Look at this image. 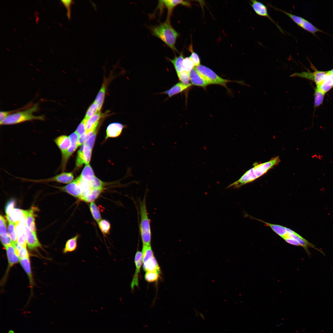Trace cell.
Returning <instances> with one entry per match:
<instances>
[{"label": "cell", "instance_id": "obj_1", "mask_svg": "<svg viewBox=\"0 0 333 333\" xmlns=\"http://www.w3.org/2000/svg\"><path fill=\"white\" fill-rule=\"evenodd\" d=\"M280 160L278 156H276L264 162L254 163L253 167L245 172L238 180L228 185L227 188L232 187L237 189L253 182L278 165Z\"/></svg>", "mask_w": 333, "mask_h": 333}, {"label": "cell", "instance_id": "obj_2", "mask_svg": "<svg viewBox=\"0 0 333 333\" xmlns=\"http://www.w3.org/2000/svg\"><path fill=\"white\" fill-rule=\"evenodd\" d=\"M251 218L261 222L266 226L269 227L275 233L284 240L291 239L296 240L299 243L300 246L302 247L308 254V247H311L316 250L318 249L313 244L309 242L296 232L289 228L279 224L266 222L253 217L251 216Z\"/></svg>", "mask_w": 333, "mask_h": 333}, {"label": "cell", "instance_id": "obj_3", "mask_svg": "<svg viewBox=\"0 0 333 333\" xmlns=\"http://www.w3.org/2000/svg\"><path fill=\"white\" fill-rule=\"evenodd\" d=\"M153 35L162 40L173 51H177L175 43L179 34L170 24L169 19L151 29Z\"/></svg>", "mask_w": 333, "mask_h": 333}, {"label": "cell", "instance_id": "obj_4", "mask_svg": "<svg viewBox=\"0 0 333 333\" xmlns=\"http://www.w3.org/2000/svg\"><path fill=\"white\" fill-rule=\"evenodd\" d=\"M38 109V104H36L25 110L12 113L0 123V125H15L35 120L43 121L45 119L43 115L35 116L33 114V113L37 112Z\"/></svg>", "mask_w": 333, "mask_h": 333}, {"label": "cell", "instance_id": "obj_5", "mask_svg": "<svg viewBox=\"0 0 333 333\" xmlns=\"http://www.w3.org/2000/svg\"><path fill=\"white\" fill-rule=\"evenodd\" d=\"M139 213L140 216L139 230L143 245H150L151 231L150 220L147 212L146 195L139 202Z\"/></svg>", "mask_w": 333, "mask_h": 333}, {"label": "cell", "instance_id": "obj_6", "mask_svg": "<svg viewBox=\"0 0 333 333\" xmlns=\"http://www.w3.org/2000/svg\"><path fill=\"white\" fill-rule=\"evenodd\" d=\"M196 68L199 72L210 84H218L227 88V83L231 81L221 77L213 70L206 66L200 65Z\"/></svg>", "mask_w": 333, "mask_h": 333}, {"label": "cell", "instance_id": "obj_7", "mask_svg": "<svg viewBox=\"0 0 333 333\" xmlns=\"http://www.w3.org/2000/svg\"><path fill=\"white\" fill-rule=\"evenodd\" d=\"M24 181L35 183L56 182L64 184H69L72 182L74 179L72 174L71 172H62L52 177L44 179H33L23 178L16 177Z\"/></svg>", "mask_w": 333, "mask_h": 333}, {"label": "cell", "instance_id": "obj_8", "mask_svg": "<svg viewBox=\"0 0 333 333\" xmlns=\"http://www.w3.org/2000/svg\"><path fill=\"white\" fill-rule=\"evenodd\" d=\"M79 136L76 131L72 133L69 136L71 141L70 146L65 152L61 154L60 168L63 171L65 169L67 162L70 156L78 147L77 143Z\"/></svg>", "mask_w": 333, "mask_h": 333}, {"label": "cell", "instance_id": "obj_9", "mask_svg": "<svg viewBox=\"0 0 333 333\" xmlns=\"http://www.w3.org/2000/svg\"><path fill=\"white\" fill-rule=\"evenodd\" d=\"M8 260V266L4 276L2 284H3L7 278L10 269L14 265L20 262V259L18 255L13 244L5 248Z\"/></svg>", "mask_w": 333, "mask_h": 333}, {"label": "cell", "instance_id": "obj_10", "mask_svg": "<svg viewBox=\"0 0 333 333\" xmlns=\"http://www.w3.org/2000/svg\"><path fill=\"white\" fill-rule=\"evenodd\" d=\"M250 1V5L257 14L261 16L268 18L277 26L281 32H283V30L281 27L269 16L268 11L267 8L265 5L262 2L257 0H252Z\"/></svg>", "mask_w": 333, "mask_h": 333}, {"label": "cell", "instance_id": "obj_11", "mask_svg": "<svg viewBox=\"0 0 333 333\" xmlns=\"http://www.w3.org/2000/svg\"><path fill=\"white\" fill-rule=\"evenodd\" d=\"M53 187L66 192L75 197L80 198L81 195V190L76 179L65 186L62 187L53 186Z\"/></svg>", "mask_w": 333, "mask_h": 333}, {"label": "cell", "instance_id": "obj_12", "mask_svg": "<svg viewBox=\"0 0 333 333\" xmlns=\"http://www.w3.org/2000/svg\"><path fill=\"white\" fill-rule=\"evenodd\" d=\"M178 5H182L187 7H190L191 6L190 3L187 1L178 0H159V1L158 7L160 8L163 7H165L167 8L168 10V19L172 13L173 9Z\"/></svg>", "mask_w": 333, "mask_h": 333}, {"label": "cell", "instance_id": "obj_13", "mask_svg": "<svg viewBox=\"0 0 333 333\" xmlns=\"http://www.w3.org/2000/svg\"><path fill=\"white\" fill-rule=\"evenodd\" d=\"M311 67L314 69V72L310 71L302 72L300 73L295 72L291 75V77H298L305 78L314 82L316 85L319 83L321 81L320 74L319 70H317L311 64Z\"/></svg>", "mask_w": 333, "mask_h": 333}, {"label": "cell", "instance_id": "obj_14", "mask_svg": "<svg viewBox=\"0 0 333 333\" xmlns=\"http://www.w3.org/2000/svg\"><path fill=\"white\" fill-rule=\"evenodd\" d=\"M190 80L193 85L205 88L209 83L199 72L195 67L189 72Z\"/></svg>", "mask_w": 333, "mask_h": 333}, {"label": "cell", "instance_id": "obj_15", "mask_svg": "<svg viewBox=\"0 0 333 333\" xmlns=\"http://www.w3.org/2000/svg\"><path fill=\"white\" fill-rule=\"evenodd\" d=\"M25 231L27 244L31 250H35L41 247L37 237L36 233L31 231L26 225Z\"/></svg>", "mask_w": 333, "mask_h": 333}, {"label": "cell", "instance_id": "obj_16", "mask_svg": "<svg viewBox=\"0 0 333 333\" xmlns=\"http://www.w3.org/2000/svg\"><path fill=\"white\" fill-rule=\"evenodd\" d=\"M134 262L136 268L131 284L132 289H133L135 286H138V274L143 262L142 252L139 251L136 252L135 256Z\"/></svg>", "mask_w": 333, "mask_h": 333}, {"label": "cell", "instance_id": "obj_17", "mask_svg": "<svg viewBox=\"0 0 333 333\" xmlns=\"http://www.w3.org/2000/svg\"><path fill=\"white\" fill-rule=\"evenodd\" d=\"M124 126L123 124L118 122H113L109 124L106 130L105 139L119 136L122 133Z\"/></svg>", "mask_w": 333, "mask_h": 333}, {"label": "cell", "instance_id": "obj_18", "mask_svg": "<svg viewBox=\"0 0 333 333\" xmlns=\"http://www.w3.org/2000/svg\"><path fill=\"white\" fill-rule=\"evenodd\" d=\"M54 141L60 150L61 154L65 152L71 145L69 137L62 135L55 138Z\"/></svg>", "mask_w": 333, "mask_h": 333}, {"label": "cell", "instance_id": "obj_19", "mask_svg": "<svg viewBox=\"0 0 333 333\" xmlns=\"http://www.w3.org/2000/svg\"><path fill=\"white\" fill-rule=\"evenodd\" d=\"M35 210V209L31 208L29 210H23V211L27 226L31 231L36 233Z\"/></svg>", "mask_w": 333, "mask_h": 333}, {"label": "cell", "instance_id": "obj_20", "mask_svg": "<svg viewBox=\"0 0 333 333\" xmlns=\"http://www.w3.org/2000/svg\"><path fill=\"white\" fill-rule=\"evenodd\" d=\"M191 84L187 85H185L181 82H178L169 89L166 90L162 93L166 94L169 97H171L183 92L191 86Z\"/></svg>", "mask_w": 333, "mask_h": 333}, {"label": "cell", "instance_id": "obj_21", "mask_svg": "<svg viewBox=\"0 0 333 333\" xmlns=\"http://www.w3.org/2000/svg\"><path fill=\"white\" fill-rule=\"evenodd\" d=\"M327 72L328 74L326 78L316 85V87L325 93L333 87V74Z\"/></svg>", "mask_w": 333, "mask_h": 333}, {"label": "cell", "instance_id": "obj_22", "mask_svg": "<svg viewBox=\"0 0 333 333\" xmlns=\"http://www.w3.org/2000/svg\"><path fill=\"white\" fill-rule=\"evenodd\" d=\"M101 114L97 112L87 120L86 123V133L92 130H96Z\"/></svg>", "mask_w": 333, "mask_h": 333}, {"label": "cell", "instance_id": "obj_23", "mask_svg": "<svg viewBox=\"0 0 333 333\" xmlns=\"http://www.w3.org/2000/svg\"><path fill=\"white\" fill-rule=\"evenodd\" d=\"M19 262L27 275L30 286L32 288L34 285V282L31 270L30 257L21 259Z\"/></svg>", "mask_w": 333, "mask_h": 333}, {"label": "cell", "instance_id": "obj_24", "mask_svg": "<svg viewBox=\"0 0 333 333\" xmlns=\"http://www.w3.org/2000/svg\"><path fill=\"white\" fill-rule=\"evenodd\" d=\"M143 263V268L146 272L157 271L160 273V267L154 256L148 259Z\"/></svg>", "mask_w": 333, "mask_h": 333}, {"label": "cell", "instance_id": "obj_25", "mask_svg": "<svg viewBox=\"0 0 333 333\" xmlns=\"http://www.w3.org/2000/svg\"><path fill=\"white\" fill-rule=\"evenodd\" d=\"M79 237V235H76L67 241L63 250L64 253L66 254L76 251L77 247Z\"/></svg>", "mask_w": 333, "mask_h": 333}, {"label": "cell", "instance_id": "obj_26", "mask_svg": "<svg viewBox=\"0 0 333 333\" xmlns=\"http://www.w3.org/2000/svg\"><path fill=\"white\" fill-rule=\"evenodd\" d=\"M184 59L182 53L179 56L175 57L173 59H168L173 65L177 75L185 70L183 65Z\"/></svg>", "mask_w": 333, "mask_h": 333}, {"label": "cell", "instance_id": "obj_27", "mask_svg": "<svg viewBox=\"0 0 333 333\" xmlns=\"http://www.w3.org/2000/svg\"><path fill=\"white\" fill-rule=\"evenodd\" d=\"M24 216L23 210L18 208L14 209L10 214L6 216L8 222L14 223H18L20 220Z\"/></svg>", "mask_w": 333, "mask_h": 333}, {"label": "cell", "instance_id": "obj_28", "mask_svg": "<svg viewBox=\"0 0 333 333\" xmlns=\"http://www.w3.org/2000/svg\"><path fill=\"white\" fill-rule=\"evenodd\" d=\"M299 27L314 35H316L315 33L318 32L324 33L323 31L316 27L311 23L304 18Z\"/></svg>", "mask_w": 333, "mask_h": 333}, {"label": "cell", "instance_id": "obj_29", "mask_svg": "<svg viewBox=\"0 0 333 333\" xmlns=\"http://www.w3.org/2000/svg\"><path fill=\"white\" fill-rule=\"evenodd\" d=\"M80 176L84 181L91 182L95 176L93 170L90 165L88 164L85 166Z\"/></svg>", "mask_w": 333, "mask_h": 333}, {"label": "cell", "instance_id": "obj_30", "mask_svg": "<svg viewBox=\"0 0 333 333\" xmlns=\"http://www.w3.org/2000/svg\"><path fill=\"white\" fill-rule=\"evenodd\" d=\"M103 189L92 188L91 191L81 199L87 203H92L99 197Z\"/></svg>", "mask_w": 333, "mask_h": 333}, {"label": "cell", "instance_id": "obj_31", "mask_svg": "<svg viewBox=\"0 0 333 333\" xmlns=\"http://www.w3.org/2000/svg\"><path fill=\"white\" fill-rule=\"evenodd\" d=\"M325 93L316 87L314 93V106L316 108L320 106L323 103Z\"/></svg>", "mask_w": 333, "mask_h": 333}, {"label": "cell", "instance_id": "obj_32", "mask_svg": "<svg viewBox=\"0 0 333 333\" xmlns=\"http://www.w3.org/2000/svg\"><path fill=\"white\" fill-rule=\"evenodd\" d=\"M13 244L20 259L30 257L27 248L21 245L17 242Z\"/></svg>", "mask_w": 333, "mask_h": 333}, {"label": "cell", "instance_id": "obj_33", "mask_svg": "<svg viewBox=\"0 0 333 333\" xmlns=\"http://www.w3.org/2000/svg\"><path fill=\"white\" fill-rule=\"evenodd\" d=\"M105 87L103 85L98 93L95 100L97 104L98 112H100L103 104L105 93Z\"/></svg>", "mask_w": 333, "mask_h": 333}, {"label": "cell", "instance_id": "obj_34", "mask_svg": "<svg viewBox=\"0 0 333 333\" xmlns=\"http://www.w3.org/2000/svg\"><path fill=\"white\" fill-rule=\"evenodd\" d=\"M98 224L100 229L104 236L109 233L111 224L108 220L105 219L101 220L98 222Z\"/></svg>", "mask_w": 333, "mask_h": 333}, {"label": "cell", "instance_id": "obj_35", "mask_svg": "<svg viewBox=\"0 0 333 333\" xmlns=\"http://www.w3.org/2000/svg\"><path fill=\"white\" fill-rule=\"evenodd\" d=\"M89 207L92 217L98 223L101 219V214L98 208L93 202L90 203Z\"/></svg>", "mask_w": 333, "mask_h": 333}, {"label": "cell", "instance_id": "obj_36", "mask_svg": "<svg viewBox=\"0 0 333 333\" xmlns=\"http://www.w3.org/2000/svg\"><path fill=\"white\" fill-rule=\"evenodd\" d=\"M142 253L143 262L154 256L151 245H143Z\"/></svg>", "mask_w": 333, "mask_h": 333}, {"label": "cell", "instance_id": "obj_37", "mask_svg": "<svg viewBox=\"0 0 333 333\" xmlns=\"http://www.w3.org/2000/svg\"><path fill=\"white\" fill-rule=\"evenodd\" d=\"M8 230L9 235L13 244L17 242V234L15 229L16 224L10 222H8Z\"/></svg>", "mask_w": 333, "mask_h": 333}, {"label": "cell", "instance_id": "obj_38", "mask_svg": "<svg viewBox=\"0 0 333 333\" xmlns=\"http://www.w3.org/2000/svg\"><path fill=\"white\" fill-rule=\"evenodd\" d=\"M6 220L1 215L0 216V237H6L9 236L7 231Z\"/></svg>", "mask_w": 333, "mask_h": 333}, {"label": "cell", "instance_id": "obj_39", "mask_svg": "<svg viewBox=\"0 0 333 333\" xmlns=\"http://www.w3.org/2000/svg\"><path fill=\"white\" fill-rule=\"evenodd\" d=\"M160 273L157 271H149L146 272L145 275L146 280L148 282H151L158 280Z\"/></svg>", "mask_w": 333, "mask_h": 333}, {"label": "cell", "instance_id": "obj_40", "mask_svg": "<svg viewBox=\"0 0 333 333\" xmlns=\"http://www.w3.org/2000/svg\"><path fill=\"white\" fill-rule=\"evenodd\" d=\"M97 112H98V105L97 103L94 101L88 109L84 118L87 120Z\"/></svg>", "mask_w": 333, "mask_h": 333}, {"label": "cell", "instance_id": "obj_41", "mask_svg": "<svg viewBox=\"0 0 333 333\" xmlns=\"http://www.w3.org/2000/svg\"><path fill=\"white\" fill-rule=\"evenodd\" d=\"M178 77L181 82L185 85H189L190 78L189 72L185 70L177 75Z\"/></svg>", "mask_w": 333, "mask_h": 333}, {"label": "cell", "instance_id": "obj_42", "mask_svg": "<svg viewBox=\"0 0 333 333\" xmlns=\"http://www.w3.org/2000/svg\"><path fill=\"white\" fill-rule=\"evenodd\" d=\"M91 152L92 150H91L88 146L84 145V149L83 153V157L84 164H88L90 161L91 155Z\"/></svg>", "mask_w": 333, "mask_h": 333}, {"label": "cell", "instance_id": "obj_43", "mask_svg": "<svg viewBox=\"0 0 333 333\" xmlns=\"http://www.w3.org/2000/svg\"><path fill=\"white\" fill-rule=\"evenodd\" d=\"M15 204V200L13 199L9 200L6 203L5 206V212L6 216H8L14 209Z\"/></svg>", "mask_w": 333, "mask_h": 333}, {"label": "cell", "instance_id": "obj_44", "mask_svg": "<svg viewBox=\"0 0 333 333\" xmlns=\"http://www.w3.org/2000/svg\"><path fill=\"white\" fill-rule=\"evenodd\" d=\"M91 184L92 188L103 189L104 183L95 176L91 183Z\"/></svg>", "mask_w": 333, "mask_h": 333}, {"label": "cell", "instance_id": "obj_45", "mask_svg": "<svg viewBox=\"0 0 333 333\" xmlns=\"http://www.w3.org/2000/svg\"><path fill=\"white\" fill-rule=\"evenodd\" d=\"M183 65L185 70L188 72L195 66L193 62L190 57H187L184 59Z\"/></svg>", "mask_w": 333, "mask_h": 333}, {"label": "cell", "instance_id": "obj_46", "mask_svg": "<svg viewBox=\"0 0 333 333\" xmlns=\"http://www.w3.org/2000/svg\"><path fill=\"white\" fill-rule=\"evenodd\" d=\"M84 147V144H83L79 150L76 160V165L78 167L81 166L84 163V162L83 157V153Z\"/></svg>", "mask_w": 333, "mask_h": 333}, {"label": "cell", "instance_id": "obj_47", "mask_svg": "<svg viewBox=\"0 0 333 333\" xmlns=\"http://www.w3.org/2000/svg\"><path fill=\"white\" fill-rule=\"evenodd\" d=\"M60 1L66 8L67 10V15L68 19L70 20L71 17V6L74 2L72 0H61Z\"/></svg>", "mask_w": 333, "mask_h": 333}, {"label": "cell", "instance_id": "obj_48", "mask_svg": "<svg viewBox=\"0 0 333 333\" xmlns=\"http://www.w3.org/2000/svg\"><path fill=\"white\" fill-rule=\"evenodd\" d=\"M87 121L84 118L78 126L76 131L79 136L86 133V123Z\"/></svg>", "mask_w": 333, "mask_h": 333}, {"label": "cell", "instance_id": "obj_49", "mask_svg": "<svg viewBox=\"0 0 333 333\" xmlns=\"http://www.w3.org/2000/svg\"><path fill=\"white\" fill-rule=\"evenodd\" d=\"M191 49V53L189 57L192 60L195 66L197 67L200 65V59L198 54L195 52L193 51L192 49Z\"/></svg>", "mask_w": 333, "mask_h": 333}, {"label": "cell", "instance_id": "obj_50", "mask_svg": "<svg viewBox=\"0 0 333 333\" xmlns=\"http://www.w3.org/2000/svg\"><path fill=\"white\" fill-rule=\"evenodd\" d=\"M96 132L88 139L86 141L84 145L88 146L91 150L93 148L96 137Z\"/></svg>", "mask_w": 333, "mask_h": 333}, {"label": "cell", "instance_id": "obj_51", "mask_svg": "<svg viewBox=\"0 0 333 333\" xmlns=\"http://www.w3.org/2000/svg\"><path fill=\"white\" fill-rule=\"evenodd\" d=\"M0 240L2 245L5 248L12 244V240L9 236L6 237H0Z\"/></svg>", "mask_w": 333, "mask_h": 333}, {"label": "cell", "instance_id": "obj_52", "mask_svg": "<svg viewBox=\"0 0 333 333\" xmlns=\"http://www.w3.org/2000/svg\"><path fill=\"white\" fill-rule=\"evenodd\" d=\"M86 133L84 134L79 136V137L78 141H77V146H81L82 144L84 142L86 141Z\"/></svg>", "mask_w": 333, "mask_h": 333}, {"label": "cell", "instance_id": "obj_53", "mask_svg": "<svg viewBox=\"0 0 333 333\" xmlns=\"http://www.w3.org/2000/svg\"><path fill=\"white\" fill-rule=\"evenodd\" d=\"M8 333H15L14 331L12 330H10L9 331Z\"/></svg>", "mask_w": 333, "mask_h": 333}, {"label": "cell", "instance_id": "obj_54", "mask_svg": "<svg viewBox=\"0 0 333 333\" xmlns=\"http://www.w3.org/2000/svg\"><path fill=\"white\" fill-rule=\"evenodd\" d=\"M328 71V72H329L330 73L333 74V68L332 69H331L330 70H329V71Z\"/></svg>", "mask_w": 333, "mask_h": 333}]
</instances>
